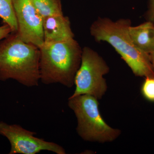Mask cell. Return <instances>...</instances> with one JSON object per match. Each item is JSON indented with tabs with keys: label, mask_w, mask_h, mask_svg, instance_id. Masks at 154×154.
<instances>
[{
	"label": "cell",
	"mask_w": 154,
	"mask_h": 154,
	"mask_svg": "<svg viewBox=\"0 0 154 154\" xmlns=\"http://www.w3.org/2000/svg\"><path fill=\"white\" fill-rule=\"evenodd\" d=\"M33 5L42 19L63 15L61 0H32Z\"/></svg>",
	"instance_id": "cell-10"
},
{
	"label": "cell",
	"mask_w": 154,
	"mask_h": 154,
	"mask_svg": "<svg viewBox=\"0 0 154 154\" xmlns=\"http://www.w3.org/2000/svg\"><path fill=\"white\" fill-rule=\"evenodd\" d=\"M109 72V67L102 57L90 48L84 47L81 65L75 76V88L69 98L86 94L98 100L102 99L107 88L104 76Z\"/></svg>",
	"instance_id": "cell-5"
},
{
	"label": "cell",
	"mask_w": 154,
	"mask_h": 154,
	"mask_svg": "<svg viewBox=\"0 0 154 154\" xmlns=\"http://www.w3.org/2000/svg\"><path fill=\"white\" fill-rule=\"evenodd\" d=\"M18 33L23 41L40 47L44 43L43 21L32 0H13Z\"/></svg>",
	"instance_id": "cell-7"
},
{
	"label": "cell",
	"mask_w": 154,
	"mask_h": 154,
	"mask_svg": "<svg viewBox=\"0 0 154 154\" xmlns=\"http://www.w3.org/2000/svg\"><path fill=\"white\" fill-rule=\"evenodd\" d=\"M129 33L135 45L144 52L151 53L154 50V24L149 21L129 28Z\"/></svg>",
	"instance_id": "cell-9"
},
{
	"label": "cell",
	"mask_w": 154,
	"mask_h": 154,
	"mask_svg": "<svg viewBox=\"0 0 154 154\" xmlns=\"http://www.w3.org/2000/svg\"><path fill=\"white\" fill-rule=\"evenodd\" d=\"M12 32L11 27L7 24H4L0 26V41L6 38Z\"/></svg>",
	"instance_id": "cell-13"
},
{
	"label": "cell",
	"mask_w": 154,
	"mask_h": 154,
	"mask_svg": "<svg viewBox=\"0 0 154 154\" xmlns=\"http://www.w3.org/2000/svg\"><path fill=\"white\" fill-rule=\"evenodd\" d=\"M40 50L12 32L0 41V81L13 79L27 87L38 86Z\"/></svg>",
	"instance_id": "cell-1"
},
{
	"label": "cell",
	"mask_w": 154,
	"mask_h": 154,
	"mask_svg": "<svg viewBox=\"0 0 154 154\" xmlns=\"http://www.w3.org/2000/svg\"><path fill=\"white\" fill-rule=\"evenodd\" d=\"M150 57L151 61L152 66L153 68L154 71V50L149 54Z\"/></svg>",
	"instance_id": "cell-15"
},
{
	"label": "cell",
	"mask_w": 154,
	"mask_h": 154,
	"mask_svg": "<svg viewBox=\"0 0 154 154\" xmlns=\"http://www.w3.org/2000/svg\"><path fill=\"white\" fill-rule=\"evenodd\" d=\"M69 107L74 112L78 125L77 132L87 141L104 143L115 140L121 131L109 126L102 118L98 99L89 95L69 98Z\"/></svg>",
	"instance_id": "cell-4"
},
{
	"label": "cell",
	"mask_w": 154,
	"mask_h": 154,
	"mask_svg": "<svg viewBox=\"0 0 154 154\" xmlns=\"http://www.w3.org/2000/svg\"><path fill=\"white\" fill-rule=\"evenodd\" d=\"M0 18L2 19L4 24L11 27L12 32H17L18 24L13 0H0Z\"/></svg>",
	"instance_id": "cell-11"
},
{
	"label": "cell",
	"mask_w": 154,
	"mask_h": 154,
	"mask_svg": "<svg viewBox=\"0 0 154 154\" xmlns=\"http://www.w3.org/2000/svg\"><path fill=\"white\" fill-rule=\"evenodd\" d=\"M129 19L113 21L99 18L91 25V35L97 42H106L112 45L137 76L154 77L149 54L138 48L129 33Z\"/></svg>",
	"instance_id": "cell-2"
},
{
	"label": "cell",
	"mask_w": 154,
	"mask_h": 154,
	"mask_svg": "<svg viewBox=\"0 0 154 154\" xmlns=\"http://www.w3.org/2000/svg\"><path fill=\"white\" fill-rule=\"evenodd\" d=\"M148 14L149 21L154 22V0H149V8Z\"/></svg>",
	"instance_id": "cell-14"
},
{
	"label": "cell",
	"mask_w": 154,
	"mask_h": 154,
	"mask_svg": "<svg viewBox=\"0 0 154 154\" xmlns=\"http://www.w3.org/2000/svg\"><path fill=\"white\" fill-rule=\"evenodd\" d=\"M36 134L18 125L8 124L0 121V135L7 138L11 143L9 154H36L42 151H48L57 154H66L61 146L36 137L35 136Z\"/></svg>",
	"instance_id": "cell-6"
},
{
	"label": "cell",
	"mask_w": 154,
	"mask_h": 154,
	"mask_svg": "<svg viewBox=\"0 0 154 154\" xmlns=\"http://www.w3.org/2000/svg\"><path fill=\"white\" fill-rule=\"evenodd\" d=\"M44 43H51L74 38L68 17L63 15H54L43 19Z\"/></svg>",
	"instance_id": "cell-8"
},
{
	"label": "cell",
	"mask_w": 154,
	"mask_h": 154,
	"mask_svg": "<svg viewBox=\"0 0 154 154\" xmlns=\"http://www.w3.org/2000/svg\"><path fill=\"white\" fill-rule=\"evenodd\" d=\"M40 50V80L45 85L59 83L68 88L74 85L79 68L82 49L74 38L44 43Z\"/></svg>",
	"instance_id": "cell-3"
},
{
	"label": "cell",
	"mask_w": 154,
	"mask_h": 154,
	"mask_svg": "<svg viewBox=\"0 0 154 154\" xmlns=\"http://www.w3.org/2000/svg\"><path fill=\"white\" fill-rule=\"evenodd\" d=\"M141 92L145 99L149 102H154V77L145 78L142 85Z\"/></svg>",
	"instance_id": "cell-12"
}]
</instances>
